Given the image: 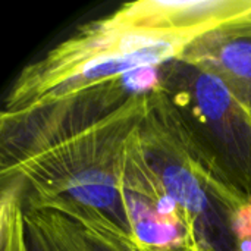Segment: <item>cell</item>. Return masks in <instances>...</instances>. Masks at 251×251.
<instances>
[{
	"label": "cell",
	"instance_id": "obj_6",
	"mask_svg": "<svg viewBox=\"0 0 251 251\" xmlns=\"http://www.w3.org/2000/svg\"><path fill=\"white\" fill-rule=\"evenodd\" d=\"M28 251H93L79 224L57 212L25 210Z\"/></svg>",
	"mask_w": 251,
	"mask_h": 251
},
{
	"label": "cell",
	"instance_id": "obj_7",
	"mask_svg": "<svg viewBox=\"0 0 251 251\" xmlns=\"http://www.w3.org/2000/svg\"><path fill=\"white\" fill-rule=\"evenodd\" d=\"M204 60L251 104V40L218 41Z\"/></svg>",
	"mask_w": 251,
	"mask_h": 251
},
{
	"label": "cell",
	"instance_id": "obj_1",
	"mask_svg": "<svg viewBox=\"0 0 251 251\" xmlns=\"http://www.w3.org/2000/svg\"><path fill=\"white\" fill-rule=\"evenodd\" d=\"M234 15L231 0H140L79 26L28 63L4 97L0 119L34 113L181 59Z\"/></svg>",
	"mask_w": 251,
	"mask_h": 251
},
{
	"label": "cell",
	"instance_id": "obj_5",
	"mask_svg": "<svg viewBox=\"0 0 251 251\" xmlns=\"http://www.w3.org/2000/svg\"><path fill=\"white\" fill-rule=\"evenodd\" d=\"M124 197L138 241L157 251H197L182 213L144 153L140 128L126 154Z\"/></svg>",
	"mask_w": 251,
	"mask_h": 251
},
{
	"label": "cell",
	"instance_id": "obj_2",
	"mask_svg": "<svg viewBox=\"0 0 251 251\" xmlns=\"http://www.w3.org/2000/svg\"><path fill=\"white\" fill-rule=\"evenodd\" d=\"M153 93L134 94L81 129L0 166L1 184H21L25 210L106 224L134 237L124 175L131 138L150 110Z\"/></svg>",
	"mask_w": 251,
	"mask_h": 251
},
{
	"label": "cell",
	"instance_id": "obj_4",
	"mask_svg": "<svg viewBox=\"0 0 251 251\" xmlns=\"http://www.w3.org/2000/svg\"><path fill=\"white\" fill-rule=\"evenodd\" d=\"M159 88L193 140L251 196V104L212 66L176 59L160 68Z\"/></svg>",
	"mask_w": 251,
	"mask_h": 251
},
{
	"label": "cell",
	"instance_id": "obj_3",
	"mask_svg": "<svg viewBox=\"0 0 251 251\" xmlns=\"http://www.w3.org/2000/svg\"><path fill=\"white\" fill-rule=\"evenodd\" d=\"M140 140L197 251H251V196L193 140L160 88L151 96Z\"/></svg>",
	"mask_w": 251,
	"mask_h": 251
},
{
	"label": "cell",
	"instance_id": "obj_8",
	"mask_svg": "<svg viewBox=\"0 0 251 251\" xmlns=\"http://www.w3.org/2000/svg\"><path fill=\"white\" fill-rule=\"evenodd\" d=\"M0 249L1 251H28L24 190L18 181L1 184Z\"/></svg>",
	"mask_w": 251,
	"mask_h": 251
},
{
	"label": "cell",
	"instance_id": "obj_9",
	"mask_svg": "<svg viewBox=\"0 0 251 251\" xmlns=\"http://www.w3.org/2000/svg\"><path fill=\"white\" fill-rule=\"evenodd\" d=\"M79 225L93 251H157L110 225L97 222Z\"/></svg>",
	"mask_w": 251,
	"mask_h": 251
}]
</instances>
